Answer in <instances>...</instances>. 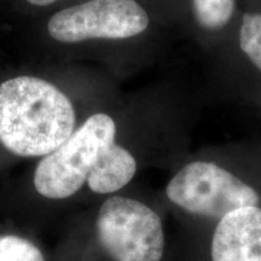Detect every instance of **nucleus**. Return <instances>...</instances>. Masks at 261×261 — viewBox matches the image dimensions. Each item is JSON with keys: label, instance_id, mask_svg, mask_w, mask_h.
<instances>
[{"label": "nucleus", "instance_id": "9", "mask_svg": "<svg viewBox=\"0 0 261 261\" xmlns=\"http://www.w3.org/2000/svg\"><path fill=\"white\" fill-rule=\"evenodd\" d=\"M240 47L261 73V12H244L238 28Z\"/></svg>", "mask_w": 261, "mask_h": 261}, {"label": "nucleus", "instance_id": "11", "mask_svg": "<svg viewBox=\"0 0 261 261\" xmlns=\"http://www.w3.org/2000/svg\"><path fill=\"white\" fill-rule=\"evenodd\" d=\"M27 2L37 6H47V5L54 4V3L57 2V0H27Z\"/></svg>", "mask_w": 261, "mask_h": 261}, {"label": "nucleus", "instance_id": "3", "mask_svg": "<svg viewBox=\"0 0 261 261\" xmlns=\"http://www.w3.org/2000/svg\"><path fill=\"white\" fill-rule=\"evenodd\" d=\"M96 236L112 261H165L167 233L162 215L145 202L112 195L99 207Z\"/></svg>", "mask_w": 261, "mask_h": 261}, {"label": "nucleus", "instance_id": "2", "mask_svg": "<svg viewBox=\"0 0 261 261\" xmlns=\"http://www.w3.org/2000/svg\"><path fill=\"white\" fill-rule=\"evenodd\" d=\"M75 110L56 86L34 76L0 84V142L23 158L46 156L73 135Z\"/></svg>", "mask_w": 261, "mask_h": 261}, {"label": "nucleus", "instance_id": "5", "mask_svg": "<svg viewBox=\"0 0 261 261\" xmlns=\"http://www.w3.org/2000/svg\"><path fill=\"white\" fill-rule=\"evenodd\" d=\"M149 16L136 0H90L54 15L48 21L51 38L61 42L91 39H128L149 27Z\"/></svg>", "mask_w": 261, "mask_h": 261}, {"label": "nucleus", "instance_id": "1", "mask_svg": "<svg viewBox=\"0 0 261 261\" xmlns=\"http://www.w3.org/2000/svg\"><path fill=\"white\" fill-rule=\"evenodd\" d=\"M163 197L182 230L203 228L240 208H261V150H214L184 159Z\"/></svg>", "mask_w": 261, "mask_h": 261}, {"label": "nucleus", "instance_id": "7", "mask_svg": "<svg viewBox=\"0 0 261 261\" xmlns=\"http://www.w3.org/2000/svg\"><path fill=\"white\" fill-rule=\"evenodd\" d=\"M137 171L136 156L125 146L114 143L99 155L86 182L93 194H116L133 180Z\"/></svg>", "mask_w": 261, "mask_h": 261}, {"label": "nucleus", "instance_id": "8", "mask_svg": "<svg viewBox=\"0 0 261 261\" xmlns=\"http://www.w3.org/2000/svg\"><path fill=\"white\" fill-rule=\"evenodd\" d=\"M192 11L197 24L208 32L224 29L236 11V0H192Z\"/></svg>", "mask_w": 261, "mask_h": 261}, {"label": "nucleus", "instance_id": "4", "mask_svg": "<svg viewBox=\"0 0 261 261\" xmlns=\"http://www.w3.org/2000/svg\"><path fill=\"white\" fill-rule=\"evenodd\" d=\"M115 120L106 113L90 116L63 144L39 162L34 174L38 194L63 200L86 184L99 155L116 143Z\"/></svg>", "mask_w": 261, "mask_h": 261}, {"label": "nucleus", "instance_id": "6", "mask_svg": "<svg viewBox=\"0 0 261 261\" xmlns=\"http://www.w3.org/2000/svg\"><path fill=\"white\" fill-rule=\"evenodd\" d=\"M179 261H261V208L230 212L198 230H182Z\"/></svg>", "mask_w": 261, "mask_h": 261}, {"label": "nucleus", "instance_id": "10", "mask_svg": "<svg viewBox=\"0 0 261 261\" xmlns=\"http://www.w3.org/2000/svg\"><path fill=\"white\" fill-rule=\"evenodd\" d=\"M0 261H45V257L31 241L4 234L0 236Z\"/></svg>", "mask_w": 261, "mask_h": 261}]
</instances>
